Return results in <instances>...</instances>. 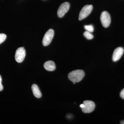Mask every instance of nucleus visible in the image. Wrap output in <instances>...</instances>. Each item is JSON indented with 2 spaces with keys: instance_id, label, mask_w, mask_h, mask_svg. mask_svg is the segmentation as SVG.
<instances>
[{
  "instance_id": "1",
  "label": "nucleus",
  "mask_w": 124,
  "mask_h": 124,
  "mask_svg": "<svg viewBox=\"0 0 124 124\" xmlns=\"http://www.w3.org/2000/svg\"><path fill=\"white\" fill-rule=\"evenodd\" d=\"M85 76L84 71L82 70H77L70 72L68 74V78L72 82L76 83L80 81Z\"/></svg>"
},
{
  "instance_id": "12",
  "label": "nucleus",
  "mask_w": 124,
  "mask_h": 124,
  "mask_svg": "<svg viewBox=\"0 0 124 124\" xmlns=\"http://www.w3.org/2000/svg\"><path fill=\"white\" fill-rule=\"evenodd\" d=\"M85 29L86 31L90 32H92L93 31L94 28L93 25H85L84 26Z\"/></svg>"
},
{
  "instance_id": "6",
  "label": "nucleus",
  "mask_w": 124,
  "mask_h": 124,
  "mask_svg": "<svg viewBox=\"0 0 124 124\" xmlns=\"http://www.w3.org/2000/svg\"><path fill=\"white\" fill-rule=\"evenodd\" d=\"M26 55V51L23 47H20L16 50L15 55L16 61L17 62H22Z\"/></svg>"
},
{
  "instance_id": "2",
  "label": "nucleus",
  "mask_w": 124,
  "mask_h": 124,
  "mask_svg": "<svg viewBox=\"0 0 124 124\" xmlns=\"http://www.w3.org/2000/svg\"><path fill=\"white\" fill-rule=\"evenodd\" d=\"M93 6L92 5H86L84 6L80 11L79 19L81 20L84 19L91 13L93 10Z\"/></svg>"
},
{
  "instance_id": "4",
  "label": "nucleus",
  "mask_w": 124,
  "mask_h": 124,
  "mask_svg": "<svg viewBox=\"0 0 124 124\" xmlns=\"http://www.w3.org/2000/svg\"><path fill=\"white\" fill-rule=\"evenodd\" d=\"M100 20L102 24L104 27H108L111 22L110 16L107 11H104L101 14Z\"/></svg>"
},
{
  "instance_id": "10",
  "label": "nucleus",
  "mask_w": 124,
  "mask_h": 124,
  "mask_svg": "<svg viewBox=\"0 0 124 124\" xmlns=\"http://www.w3.org/2000/svg\"><path fill=\"white\" fill-rule=\"evenodd\" d=\"M32 90L34 96L37 98H40L42 96L38 86L36 84H33L31 86Z\"/></svg>"
},
{
  "instance_id": "13",
  "label": "nucleus",
  "mask_w": 124,
  "mask_h": 124,
  "mask_svg": "<svg viewBox=\"0 0 124 124\" xmlns=\"http://www.w3.org/2000/svg\"><path fill=\"white\" fill-rule=\"evenodd\" d=\"M7 38V36L4 33H0V44L4 42Z\"/></svg>"
},
{
  "instance_id": "14",
  "label": "nucleus",
  "mask_w": 124,
  "mask_h": 124,
  "mask_svg": "<svg viewBox=\"0 0 124 124\" xmlns=\"http://www.w3.org/2000/svg\"><path fill=\"white\" fill-rule=\"evenodd\" d=\"M1 82H2V78L0 75V91H2L3 89V86H2Z\"/></svg>"
},
{
  "instance_id": "9",
  "label": "nucleus",
  "mask_w": 124,
  "mask_h": 124,
  "mask_svg": "<svg viewBox=\"0 0 124 124\" xmlns=\"http://www.w3.org/2000/svg\"><path fill=\"white\" fill-rule=\"evenodd\" d=\"M44 67L46 70L52 71L55 69V65L54 62L52 61H48L45 63Z\"/></svg>"
},
{
  "instance_id": "11",
  "label": "nucleus",
  "mask_w": 124,
  "mask_h": 124,
  "mask_svg": "<svg viewBox=\"0 0 124 124\" xmlns=\"http://www.w3.org/2000/svg\"><path fill=\"white\" fill-rule=\"evenodd\" d=\"M84 35L85 37L88 39L91 40L93 38V34L91 33V32L88 31H86L85 32Z\"/></svg>"
},
{
  "instance_id": "8",
  "label": "nucleus",
  "mask_w": 124,
  "mask_h": 124,
  "mask_svg": "<svg viewBox=\"0 0 124 124\" xmlns=\"http://www.w3.org/2000/svg\"><path fill=\"white\" fill-rule=\"evenodd\" d=\"M124 49L122 47H119L114 50L112 55V60L113 62H117L122 57L124 53Z\"/></svg>"
},
{
  "instance_id": "15",
  "label": "nucleus",
  "mask_w": 124,
  "mask_h": 124,
  "mask_svg": "<svg viewBox=\"0 0 124 124\" xmlns=\"http://www.w3.org/2000/svg\"><path fill=\"white\" fill-rule=\"evenodd\" d=\"M120 96L122 99H124V88L123 89L121 92Z\"/></svg>"
},
{
  "instance_id": "5",
  "label": "nucleus",
  "mask_w": 124,
  "mask_h": 124,
  "mask_svg": "<svg viewBox=\"0 0 124 124\" xmlns=\"http://www.w3.org/2000/svg\"><path fill=\"white\" fill-rule=\"evenodd\" d=\"M84 107L81 108L84 113H90L94 110L95 105L94 102L90 100H85L83 102Z\"/></svg>"
},
{
  "instance_id": "7",
  "label": "nucleus",
  "mask_w": 124,
  "mask_h": 124,
  "mask_svg": "<svg viewBox=\"0 0 124 124\" xmlns=\"http://www.w3.org/2000/svg\"><path fill=\"white\" fill-rule=\"evenodd\" d=\"M70 4L68 2L62 3L58 9L57 15L59 17L62 18L70 8Z\"/></svg>"
},
{
  "instance_id": "3",
  "label": "nucleus",
  "mask_w": 124,
  "mask_h": 124,
  "mask_svg": "<svg viewBox=\"0 0 124 124\" xmlns=\"http://www.w3.org/2000/svg\"><path fill=\"white\" fill-rule=\"evenodd\" d=\"M54 35V31L53 29H50L45 34L42 40V44L44 46L48 45L51 43Z\"/></svg>"
},
{
  "instance_id": "16",
  "label": "nucleus",
  "mask_w": 124,
  "mask_h": 124,
  "mask_svg": "<svg viewBox=\"0 0 124 124\" xmlns=\"http://www.w3.org/2000/svg\"><path fill=\"white\" fill-rule=\"evenodd\" d=\"M120 124H124V120H123L121 121Z\"/></svg>"
}]
</instances>
